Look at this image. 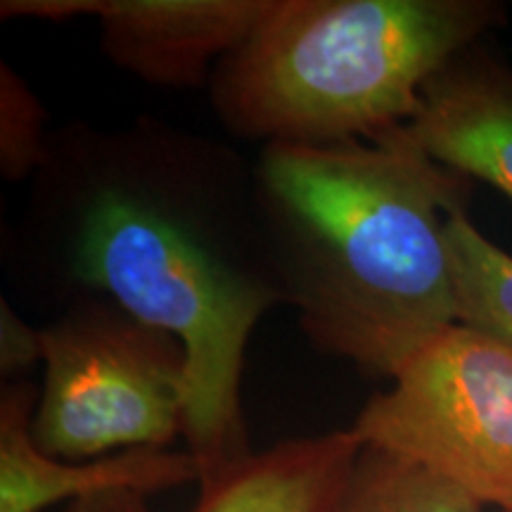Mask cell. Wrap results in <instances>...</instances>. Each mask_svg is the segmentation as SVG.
<instances>
[{
	"mask_svg": "<svg viewBox=\"0 0 512 512\" xmlns=\"http://www.w3.org/2000/svg\"><path fill=\"white\" fill-rule=\"evenodd\" d=\"M17 264L64 306L110 299L183 344V439L200 484L252 456L247 344L285 292L252 164L238 150L155 117L50 131L19 221Z\"/></svg>",
	"mask_w": 512,
	"mask_h": 512,
	"instance_id": "cell-1",
	"label": "cell"
},
{
	"mask_svg": "<svg viewBox=\"0 0 512 512\" xmlns=\"http://www.w3.org/2000/svg\"><path fill=\"white\" fill-rule=\"evenodd\" d=\"M252 174L285 306L320 354L392 380L458 323L448 221L472 181L434 162L406 124L264 145Z\"/></svg>",
	"mask_w": 512,
	"mask_h": 512,
	"instance_id": "cell-2",
	"label": "cell"
},
{
	"mask_svg": "<svg viewBox=\"0 0 512 512\" xmlns=\"http://www.w3.org/2000/svg\"><path fill=\"white\" fill-rule=\"evenodd\" d=\"M508 22L496 0H273L209 81L235 138L339 143L403 126L425 83Z\"/></svg>",
	"mask_w": 512,
	"mask_h": 512,
	"instance_id": "cell-3",
	"label": "cell"
},
{
	"mask_svg": "<svg viewBox=\"0 0 512 512\" xmlns=\"http://www.w3.org/2000/svg\"><path fill=\"white\" fill-rule=\"evenodd\" d=\"M43 332L31 437L48 456L95 460L183 437L188 354L110 299L64 306Z\"/></svg>",
	"mask_w": 512,
	"mask_h": 512,
	"instance_id": "cell-4",
	"label": "cell"
},
{
	"mask_svg": "<svg viewBox=\"0 0 512 512\" xmlns=\"http://www.w3.org/2000/svg\"><path fill=\"white\" fill-rule=\"evenodd\" d=\"M351 425L361 444L430 467L512 512V349L451 325L403 363Z\"/></svg>",
	"mask_w": 512,
	"mask_h": 512,
	"instance_id": "cell-5",
	"label": "cell"
},
{
	"mask_svg": "<svg viewBox=\"0 0 512 512\" xmlns=\"http://www.w3.org/2000/svg\"><path fill=\"white\" fill-rule=\"evenodd\" d=\"M273 0H3V19L95 17L102 53L155 88H209L223 57L247 41Z\"/></svg>",
	"mask_w": 512,
	"mask_h": 512,
	"instance_id": "cell-6",
	"label": "cell"
},
{
	"mask_svg": "<svg viewBox=\"0 0 512 512\" xmlns=\"http://www.w3.org/2000/svg\"><path fill=\"white\" fill-rule=\"evenodd\" d=\"M38 389L27 380L0 392V512H43L112 491L150 496L200 484V467L188 451L140 448L95 460H60L31 437Z\"/></svg>",
	"mask_w": 512,
	"mask_h": 512,
	"instance_id": "cell-7",
	"label": "cell"
},
{
	"mask_svg": "<svg viewBox=\"0 0 512 512\" xmlns=\"http://www.w3.org/2000/svg\"><path fill=\"white\" fill-rule=\"evenodd\" d=\"M406 126L434 162L494 185L512 202V67L484 41L425 83Z\"/></svg>",
	"mask_w": 512,
	"mask_h": 512,
	"instance_id": "cell-8",
	"label": "cell"
},
{
	"mask_svg": "<svg viewBox=\"0 0 512 512\" xmlns=\"http://www.w3.org/2000/svg\"><path fill=\"white\" fill-rule=\"evenodd\" d=\"M361 448L351 427L280 441L200 484L192 512H335Z\"/></svg>",
	"mask_w": 512,
	"mask_h": 512,
	"instance_id": "cell-9",
	"label": "cell"
},
{
	"mask_svg": "<svg viewBox=\"0 0 512 512\" xmlns=\"http://www.w3.org/2000/svg\"><path fill=\"white\" fill-rule=\"evenodd\" d=\"M460 486L415 460L363 444L335 512H482Z\"/></svg>",
	"mask_w": 512,
	"mask_h": 512,
	"instance_id": "cell-10",
	"label": "cell"
},
{
	"mask_svg": "<svg viewBox=\"0 0 512 512\" xmlns=\"http://www.w3.org/2000/svg\"><path fill=\"white\" fill-rule=\"evenodd\" d=\"M458 323L512 349V254L475 226L467 209L448 221Z\"/></svg>",
	"mask_w": 512,
	"mask_h": 512,
	"instance_id": "cell-11",
	"label": "cell"
},
{
	"mask_svg": "<svg viewBox=\"0 0 512 512\" xmlns=\"http://www.w3.org/2000/svg\"><path fill=\"white\" fill-rule=\"evenodd\" d=\"M48 112L10 64H0V174L31 181L48 155Z\"/></svg>",
	"mask_w": 512,
	"mask_h": 512,
	"instance_id": "cell-12",
	"label": "cell"
},
{
	"mask_svg": "<svg viewBox=\"0 0 512 512\" xmlns=\"http://www.w3.org/2000/svg\"><path fill=\"white\" fill-rule=\"evenodd\" d=\"M36 366H43V332L31 328L12 309L8 297L0 299V375L19 382Z\"/></svg>",
	"mask_w": 512,
	"mask_h": 512,
	"instance_id": "cell-13",
	"label": "cell"
},
{
	"mask_svg": "<svg viewBox=\"0 0 512 512\" xmlns=\"http://www.w3.org/2000/svg\"><path fill=\"white\" fill-rule=\"evenodd\" d=\"M64 512H152L147 505V496L136 491H112L93 498H83L67 505Z\"/></svg>",
	"mask_w": 512,
	"mask_h": 512,
	"instance_id": "cell-14",
	"label": "cell"
}]
</instances>
